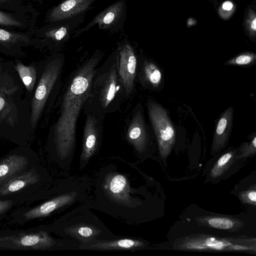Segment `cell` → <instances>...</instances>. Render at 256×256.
I'll return each instance as SVG.
<instances>
[{
	"label": "cell",
	"instance_id": "obj_19",
	"mask_svg": "<svg viewBox=\"0 0 256 256\" xmlns=\"http://www.w3.org/2000/svg\"><path fill=\"white\" fill-rule=\"evenodd\" d=\"M256 61V54L253 52H244L227 61L225 65L236 66H252Z\"/></svg>",
	"mask_w": 256,
	"mask_h": 256
},
{
	"label": "cell",
	"instance_id": "obj_20",
	"mask_svg": "<svg viewBox=\"0 0 256 256\" xmlns=\"http://www.w3.org/2000/svg\"><path fill=\"white\" fill-rule=\"evenodd\" d=\"M218 17L222 20H229L237 10L236 4L232 0H226L218 4L216 8Z\"/></svg>",
	"mask_w": 256,
	"mask_h": 256
},
{
	"label": "cell",
	"instance_id": "obj_31",
	"mask_svg": "<svg viewBox=\"0 0 256 256\" xmlns=\"http://www.w3.org/2000/svg\"><path fill=\"white\" fill-rule=\"evenodd\" d=\"M188 20L190 22H187V26L190 27V26L195 25L196 24V20L193 18H190L188 19Z\"/></svg>",
	"mask_w": 256,
	"mask_h": 256
},
{
	"label": "cell",
	"instance_id": "obj_24",
	"mask_svg": "<svg viewBox=\"0 0 256 256\" xmlns=\"http://www.w3.org/2000/svg\"><path fill=\"white\" fill-rule=\"evenodd\" d=\"M0 25L6 26L20 27L22 24L14 16L0 11Z\"/></svg>",
	"mask_w": 256,
	"mask_h": 256
},
{
	"label": "cell",
	"instance_id": "obj_16",
	"mask_svg": "<svg viewBox=\"0 0 256 256\" xmlns=\"http://www.w3.org/2000/svg\"><path fill=\"white\" fill-rule=\"evenodd\" d=\"M142 242L132 239L125 238L106 242H98L88 246L93 250H130L142 247Z\"/></svg>",
	"mask_w": 256,
	"mask_h": 256
},
{
	"label": "cell",
	"instance_id": "obj_13",
	"mask_svg": "<svg viewBox=\"0 0 256 256\" xmlns=\"http://www.w3.org/2000/svg\"><path fill=\"white\" fill-rule=\"evenodd\" d=\"M139 76L142 84L152 89L158 88L162 82L159 68L153 62L144 60L140 65Z\"/></svg>",
	"mask_w": 256,
	"mask_h": 256
},
{
	"label": "cell",
	"instance_id": "obj_10",
	"mask_svg": "<svg viewBox=\"0 0 256 256\" xmlns=\"http://www.w3.org/2000/svg\"><path fill=\"white\" fill-rule=\"evenodd\" d=\"M12 240L18 247L34 249L50 248L55 244L54 240L48 236V233L42 231L37 233L23 234L13 238Z\"/></svg>",
	"mask_w": 256,
	"mask_h": 256
},
{
	"label": "cell",
	"instance_id": "obj_2",
	"mask_svg": "<svg viewBox=\"0 0 256 256\" xmlns=\"http://www.w3.org/2000/svg\"><path fill=\"white\" fill-rule=\"evenodd\" d=\"M125 98L118 75L116 56L96 69L83 110L85 114L90 113L103 120L106 114L118 110Z\"/></svg>",
	"mask_w": 256,
	"mask_h": 256
},
{
	"label": "cell",
	"instance_id": "obj_28",
	"mask_svg": "<svg viewBox=\"0 0 256 256\" xmlns=\"http://www.w3.org/2000/svg\"><path fill=\"white\" fill-rule=\"evenodd\" d=\"M66 28L62 27L54 32L53 36L56 40H60L66 34Z\"/></svg>",
	"mask_w": 256,
	"mask_h": 256
},
{
	"label": "cell",
	"instance_id": "obj_23",
	"mask_svg": "<svg viewBox=\"0 0 256 256\" xmlns=\"http://www.w3.org/2000/svg\"><path fill=\"white\" fill-rule=\"evenodd\" d=\"M208 222L211 226L219 229H230L234 226L230 220L224 218H213L209 219Z\"/></svg>",
	"mask_w": 256,
	"mask_h": 256
},
{
	"label": "cell",
	"instance_id": "obj_7",
	"mask_svg": "<svg viewBox=\"0 0 256 256\" xmlns=\"http://www.w3.org/2000/svg\"><path fill=\"white\" fill-rule=\"evenodd\" d=\"M80 160L87 162L96 150L102 132V120L96 115L86 113Z\"/></svg>",
	"mask_w": 256,
	"mask_h": 256
},
{
	"label": "cell",
	"instance_id": "obj_33",
	"mask_svg": "<svg viewBox=\"0 0 256 256\" xmlns=\"http://www.w3.org/2000/svg\"><path fill=\"white\" fill-rule=\"evenodd\" d=\"M5 104L4 98L0 96V111L2 110L4 108Z\"/></svg>",
	"mask_w": 256,
	"mask_h": 256
},
{
	"label": "cell",
	"instance_id": "obj_9",
	"mask_svg": "<svg viewBox=\"0 0 256 256\" xmlns=\"http://www.w3.org/2000/svg\"><path fill=\"white\" fill-rule=\"evenodd\" d=\"M76 196L74 192L58 196L26 212L24 216L26 220L46 216L56 209L71 203Z\"/></svg>",
	"mask_w": 256,
	"mask_h": 256
},
{
	"label": "cell",
	"instance_id": "obj_34",
	"mask_svg": "<svg viewBox=\"0 0 256 256\" xmlns=\"http://www.w3.org/2000/svg\"><path fill=\"white\" fill-rule=\"evenodd\" d=\"M10 0H0V4L5 3L8 2Z\"/></svg>",
	"mask_w": 256,
	"mask_h": 256
},
{
	"label": "cell",
	"instance_id": "obj_32",
	"mask_svg": "<svg viewBox=\"0 0 256 256\" xmlns=\"http://www.w3.org/2000/svg\"><path fill=\"white\" fill-rule=\"evenodd\" d=\"M208 1L213 6L214 8L216 9L219 4V0H208Z\"/></svg>",
	"mask_w": 256,
	"mask_h": 256
},
{
	"label": "cell",
	"instance_id": "obj_18",
	"mask_svg": "<svg viewBox=\"0 0 256 256\" xmlns=\"http://www.w3.org/2000/svg\"><path fill=\"white\" fill-rule=\"evenodd\" d=\"M15 67L26 90L28 92H32L34 90L36 78V72L34 67L24 65L20 62H17Z\"/></svg>",
	"mask_w": 256,
	"mask_h": 256
},
{
	"label": "cell",
	"instance_id": "obj_25",
	"mask_svg": "<svg viewBox=\"0 0 256 256\" xmlns=\"http://www.w3.org/2000/svg\"><path fill=\"white\" fill-rule=\"evenodd\" d=\"M74 233L84 238L94 236L96 233L94 229L88 226H80L74 230Z\"/></svg>",
	"mask_w": 256,
	"mask_h": 256
},
{
	"label": "cell",
	"instance_id": "obj_30",
	"mask_svg": "<svg viewBox=\"0 0 256 256\" xmlns=\"http://www.w3.org/2000/svg\"><path fill=\"white\" fill-rule=\"evenodd\" d=\"M246 199L252 202L256 203V192L255 190L250 191L246 194Z\"/></svg>",
	"mask_w": 256,
	"mask_h": 256
},
{
	"label": "cell",
	"instance_id": "obj_29",
	"mask_svg": "<svg viewBox=\"0 0 256 256\" xmlns=\"http://www.w3.org/2000/svg\"><path fill=\"white\" fill-rule=\"evenodd\" d=\"M114 18V14L112 12L107 13L102 19V22L106 24L111 23Z\"/></svg>",
	"mask_w": 256,
	"mask_h": 256
},
{
	"label": "cell",
	"instance_id": "obj_3",
	"mask_svg": "<svg viewBox=\"0 0 256 256\" xmlns=\"http://www.w3.org/2000/svg\"><path fill=\"white\" fill-rule=\"evenodd\" d=\"M148 115L158 145L162 156L166 158L176 140V130L168 110L152 99L146 102Z\"/></svg>",
	"mask_w": 256,
	"mask_h": 256
},
{
	"label": "cell",
	"instance_id": "obj_11",
	"mask_svg": "<svg viewBox=\"0 0 256 256\" xmlns=\"http://www.w3.org/2000/svg\"><path fill=\"white\" fill-rule=\"evenodd\" d=\"M28 160L18 154L9 156L0 162V184H4L24 169Z\"/></svg>",
	"mask_w": 256,
	"mask_h": 256
},
{
	"label": "cell",
	"instance_id": "obj_22",
	"mask_svg": "<svg viewBox=\"0 0 256 256\" xmlns=\"http://www.w3.org/2000/svg\"><path fill=\"white\" fill-rule=\"evenodd\" d=\"M233 156L232 152H228L223 154L218 160L211 171V175L217 177L220 175L225 170L226 168L231 160Z\"/></svg>",
	"mask_w": 256,
	"mask_h": 256
},
{
	"label": "cell",
	"instance_id": "obj_17",
	"mask_svg": "<svg viewBox=\"0 0 256 256\" xmlns=\"http://www.w3.org/2000/svg\"><path fill=\"white\" fill-rule=\"evenodd\" d=\"M244 34L253 42L256 41V0L246 7L242 20Z\"/></svg>",
	"mask_w": 256,
	"mask_h": 256
},
{
	"label": "cell",
	"instance_id": "obj_6",
	"mask_svg": "<svg viewBox=\"0 0 256 256\" xmlns=\"http://www.w3.org/2000/svg\"><path fill=\"white\" fill-rule=\"evenodd\" d=\"M126 138L138 152L146 149L149 134L140 103L138 104L133 110L126 128Z\"/></svg>",
	"mask_w": 256,
	"mask_h": 256
},
{
	"label": "cell",
	"instance_id": "obj_5",
	"mask_svg": "<svg viewBox=\"0 0 256 256\" xmlns=\"http://www.w3.org/2000/svg\"><path fill=\"white\" fill-rule=\"evenodd\" d=\"M118 72L124 88L126 97L128 98L133 94L137 74L138 62L132 48L124 45L117 56Z\"/></svg>",
	"mask_w": 256,
	"mask_h": 256
},
{
	"label": "cell",
	"instance_id": "obj_14",
	"mask_svg": "<svg viewBox=\"0 0 256 256\" xmlns=\"http://www.w3.org/2000/svg\"><path fill=\"white\" fill-rule=\"evenodd\" d=\"M28 38L27 36L18 33L10 32L0 28V50L8 54L16 48L28 44Z\"/></svg>",
	"mask_w": 256,
	"mask_h": 256
},
{
	"label": "cell",
	"instance_id": "obj_15",
	"mask_svg": "<svg viewBox=\"0 0 256 256\" xmlns=\"http://www.w3.org/2000/svg\"><path fill=\"white\" fill-rule=\"evenodd\" d=\"M108 191L114 199L124 200L127 198L129 188L126 178L116 174L109 177L108 180Z\"/></svg>",
	"mask_w": 256,
	"mask_h": 256
},
{
	"label": "cell",
	"instance_id": "obj_21",
	"mask_svg": "<svg viewBox=\"0 0 256 256\" xmlns=\"http://www.w3.org/2000/svg\"><path fill=\"white\" fill-rule=\"evenodd\" d=\"M190 246L192 245L194 248H212L216 250H220L228 246L231 245L232 244L226 241H221L216 240L214 238H208L205 240L204 242H200V244H189Z\"/></svg>",
	"mask_w": 256,
	"mask_h": 256
},
{
	"label": "cell",
	"instance_id": "obj_8",
	"mask_svg": "<svg viewBox=\"0 0 256 256\" xmlns=\"http://www.w3.org/2000/svg\"><path fill=\"white\" fill-rule=\"evenodd\" d=\"M234 108L231 106L225 110L220 116L214 132L212 150H220L228 141L232 132Z\"/></svg>",
	"mask_w": 256,
	"mask_h": 256
},
{
	"label": "cell",
	"instance_id": "obj_26",
	"mask_svg": "<svg viewBox=\"0 0 256 256\" xmlns=\"http://www.w3.org/2000/svg\"><path fill=\"white\" fill-rule=\"evenodd\" d=\"M256 137L254 136L250 144H246L242 148V152L244 154L248 155L252 154L256 152Z\"/></svg>",
	"mask_w": 256,
	"mask_h": 256
},
{
	"label": "cell",
	"instance_id": "obj_4",
	"mask_svg": "<svg viewBox=\"0 0 256 256\" xmlns=\"http://www.w3.org/2000/svg\"><path fill=\"white\" fill-rule=\"evenodd\" d=\"M62 66L61 60L54 59L46 65L43 70L32 102L30 122L32 128L37 124L46 102L58 81Z\"/></svg>",
	"mask_w": 256,
	"mask_h": 256
},
{
	"label": "cell",
	"instance_id": "obj_27",
	"mask_svg": "<svg viewBox=\"0 0 256 256\" xmlns=\"http://www.w3.org/2000/svg\"><path fill=\"white\" fill-rule=\"evenodd\" d=\"M12 200H0V214L8 210L12 204Z\"/></svg>",
	"mask_w": 256,
	"mask_h": 256
},
{
	"label": "cell",
	"instance_id": "obj_1",
	"mask_svg": "<svg viewBox=\"0 0 256 256\" xmlns=\"http://www.w3.org/2000/svg\"><path fill=\"white\" fill-rule=\"evenodd\" d=\"M100 61L99 56H94L82 64L71 78L64 93L54 130L55 146L61 158L70 154L74 146L77 120L90 96L92 79Z\"/></svg>",
	"mask_w": 256,
	"mask_h": 256
},
{
	"label": "cell",
	"instance_id": "obj_12",
	"mask_svg": "<svg viewBox=\"0 0 256 256\" xmlns=\"http://www.w3.org/2000/svg\"><path fill=\"white\" fill-rule=\"evenodd\" d=\"M39 176L36 170H30L22 174L14 177L0 187V196H6L37 182Z\"/></svg>",
	"mask_w": 256,
	"mask_h": 256
}]
</instances>
